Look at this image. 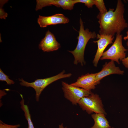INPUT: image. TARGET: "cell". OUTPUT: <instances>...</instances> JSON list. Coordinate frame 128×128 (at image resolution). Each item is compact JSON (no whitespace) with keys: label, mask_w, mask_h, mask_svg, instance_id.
Returning <instances> with one entry per match:
<instances>
[{"label":"cell","mask_w":128,"mask_h":128,"mask_svg":"<svg viewBox=\"0 0 128 128\" xmlns=\"http://www.w3.org/2000/svg\"><path fill=\"white\" fill-rule=\"evenodd\" d=\"M124 5L121 0H118L115 10L109 9L105 14L99 13L97 16L100 24V34L114 36L115 33L120 34L128 25L124 18Z\"/></svg>","instance_id":"1"},{"label":"cell","mask_w":128,"mask_h":128,"mask_svg":"<svg viewBox=\"0 0 128 128\" xmlns=\"http://www.w3.org/2000/svg\"><path fill=\"white\" fill-rule=\"evenodd\" d=\"M80 23V28L78 32L79 36L77 38L78 41L76 47L73 50L68 51L74 56V64L77 65L80 63L82 66H83L85 64L84 54L87 44L90 39L97 37V35L95 32L90 31L87 28L84 29L83 22L81 18Z\"/></svg>","instance_id":"2"},{"label":"cell","mask_w":128,"mask_h":128,"mask_svg":"<svg viewBox=\"0 0 128 128\" xmlns=\"http://www.w3.org/2000/svg\"><path fill=\"white\" fill-rule=\"evenodd\" d=\"M65 73V71L63 70L56 75L44 79H37L32 82L26 81L22 78L19 80L21 82L20 84L21 85L27 87H31L34 89L36 92V99L37 101H38L42 92L48 85L59 79L69 78L72 75L71 73Z\"/></svg>","instance_id":"3"},{"label":"cell","mask_w":128,"mask_h":128,"mask_svg":"<svg viewBox=\"0 0 128 128\" xmlns=\"http://www.w3.org/2000/svg\"><path fill=\"white\" fill-rule=\"evenodd\" d=\"M122 35L117 34L116 39L111 46L104 52L100 59H109L120 64L119 60H122L125 58L126 52L128 50L122 43Z\"/></svg>","instance_id":"4"},{"label":"cell","mask_w":128,"mask_h":128,"mask_svg":"<svg viewBox=\"0 0 128 128\" xmlns=\"http://www.w3.org/2000/svg\"><path fill=\"white\" fill-rule=\"evenodd\" d=\"M78 104L89 114L93 112L106 114L101 98L98 95L91 92L89 96L81 98Z\"/></svg>","instance_id":"5"},{"label":"cell","mask_w":128,"mask_h":128,"mask_svg":"<svg viewBox=\"0 0 128 128\" xmlns=\"http://www.w3.org/2000/svg\"><path fill=\"white\" fill-rule=\"evenodd\" d=\"M62 89L65 98L73 105H77L82 98L88 96L91 92L73 86L63 81L62 82Z\"/></svg>","instance_id":"6"},{"label":"cell","mask_w":128,"mask_h":128,"mask_svg":"<svg viewBox=\"0 0 128 128\" xmlns=\"http://www.w3.org/2000/svg\"><path fill=\"white\" fill-rule=\"evenodd\" d=\"M97 38L98 40L94 41L95 43H97V49L93 63L94 66L96 67L105 49L109 44L113 43L114 38V36L112 35L97 34Z\"/></svg>","instance_id":"7"},{"label":"cell","mask_w":128,"mask_h":128,"mask_svg":"<svg viewBox=\"0 0 128 128\" xmlns=\"http://www.w3.org/2000/svg\"><path fill=\"white\" fill-rule=\"evenodd\" d=\"M36 1V11L52 5L61 7L64 9L71 10L76 4L75 0H37Z\"/></svg>","instance_id":"8"},{"label":"cell","mask_w":128,"mask_h":128,"mask_svg":"<svg viewBox=\"0 0 128 128\" xmlns=\"http://www.w3.org/2000/svg\"><path fill=\"white\" fill-rule=\"evenodd\" d=\"M69 21L68 18L64 15L58 14L48 16L39 15L37 19V22L40 27L44 28L50 25L65 24Z\"/></svg>","instance_id":"9"},{"label":"cell","mask_w":128,"mask_h":128,"mask_svg":"<svg viewBox=\"0 0 128 128\" xmlns=\"http://www.w3.org/2000/svg\"><path fill=\"white\" fill-rule=\"evenodd\" d=\"M97 73H88L82 75L79 77L75 82L70 84L88 91L94 89L96 86L98 84L95 80Z\"/></svg>","instance_id":"10"},{"label":"cell","mask_w":128,"mask_h":128,"mask_svg":"<svg viewBox=\"0 0 128 128\" xmlns=\"http://www.w3.org/2000/svg\"><path fill=\"white\" fill-rule=\"evenodd\" d=\"M124 73L123 71L115 66L114 61L111 60L108 62H106L103 65L101 70L97 73L96 81L99 84L101 80L107 76L113 74L123 75Z\"/></svg>","instance_id":"11"},{"label":"cell","mask_w":128,"mask_h":128,"mask_svg":"<svg viewBox=\"0 0 128 128\" xmlns=\"http://www.w3.org/2000/svg\"><path fill=\"white\" fill-rule=\"evenodd\" d=\"M60 44L57 41L54 35L49 30L45 37L41 41L39 46V49L44 52H50L58 50L60 47Z\"/></svg>","instance_id":"12"},{"label":"cell","mask_w":128,"mask_h":128,"mask_svg":"<svg viewBox=\"0 0 128 128\" xmlns=\"http://www.w3.org/2000/svg\"><path fill=\"white\" fill-rule=\"evenodd\" d=\"M94 123L91 128H109L111 127L109 122L105 117V114L101 113H95L91 115Z\"/></svg>","instance_id":"13"},{"label":"cell","mask_w":128,"mask_h":128,"mask_svg":"<svg viewBox=\"0 0 128 128\" xmlns=\"http://www.w3.org/2000/svg\"><path fill=\"white\" fill-rule=\"evenodd\" d=\"M22 100L20 102L21 105V108L23 111L25 118L27 120L28 124V128H34L33 123L31 119V116L30 114L28 106L24 104V101L22 94H20Z\"/></svg>","instance_id":"14"},{"label":"cell","mask_w":128,"mask_h":128,"mask_svg":"<svg viewBox=\"0 0 128 128\" xmlns=\"http://www.w3.org/2000/svg\"><path fill=\"white\" fill-rule=\"evenodd\" d=\"M95 5L100 11L99 13L101 14H104L108 11L103 0H96Z\"/></svg>","instance_id":"15"},{"label":"cell","mask_w":128,"mask_h":128,"mask_svg":"<svg viewBox=\"0 0 128 128\" xmlns=\"http://www.w3.org/2000/svg\"><path fill=\"white\" fill-rule=\"evenodd\" d=\"M0 80L5 81L7 85H10L14 83V82L13 80L9 79V77L3 72L0 68Z\"/></svg>","instance_id":"16"},{"label":"cell","mask_w":128,"mask_h":128,"mask_svg":"<svg viewBox=\"0 0 128 128\" xmlns=\"http://www.w3.org/2000/svg\"><path fill=\"white\" fill-rule=\"evenodd\" d=\"M76 4L82 3L84 4L88 8H92L96 4V0H75Z\"/></svg>","instance_id":"17"},{"label":"cell","mask_w":128,"mask_h":128,"mask_svg":"<svg viewBox=\"0 0 128 128\" xmlns=\"http://www.w3.org/2000/svg\"><path fill=\"white\" fill-rule=\"evenodd\" d=\"M7 0H0V18L1 19H5L7 17L8 14L4 11L2 8L4 5L8 1Z\"/></svg>","instance_id":"18"},{"label":"cell","mask_w":128,"mask_h":128,"mask_svg":"<svg viewBox=\"0 0 128 128\" xmlns=\"http://www.w3.org/2000/svg\"><path fill=\"white\" fill-rule=\"evenodd\" d=\"M20 126V125L19 124L10 125L4 123L1 120L0 121V128H18Z\"/></svg>","instance_id":"19"},{"label":"cell","mask_w":128,"mask_h":128,"mask_svg":"<svg viewBox=\"0 0 128 128\" xmlns=\"http://www.w3.org/2000/svg\"><path fill=\"white\" fill-rule=\"evenodd\" d=\"M121 61L123 65L128 69V56L123 59Z\"/></svg>","instance_id":"20"},{"label":"cell","mask_w":128,"mask_h":128,"mask_svg":"<svg viewBox=\"0 0 128 128\" xmlns=\"http://www.w3.org/2000/svg\"><path fill=\"white\" fill-rule=\"evenodd\" d=\"M123 39L124 40H127L128 41V31L127 32V35L125 37L123 38Z\"/></svg>","instance_id":"21"},{"label":"cell","mask_w":128,"mask_h":128,"mask_svg":"<svg viewBox=\"0 0 128 128\" xmlns=\"http://www.w3.org/2000/svg\"><path fill=\"white\" fill-rule=\"evenodd\" d=\"M59 128H67L66 127H64L63 126V123H62L61 125L59 126Z\"/></svg>","instance_id":"22"},{"label":"cell","mask_w":128,"mask_h":128,"mask_svg":"<svg viewBox=\"0 0 128 128\" xmlns=\"http://www.w3.org/2000/svg\"><path fill=\"white\" fill-rule=\"evenodd\" d=\"M127 46L128 48V41L127 42Z\"/></svg>","instance_id":"23"}]
</instances>
